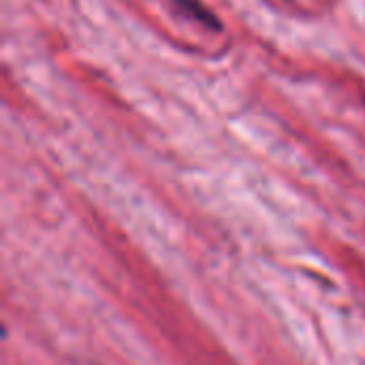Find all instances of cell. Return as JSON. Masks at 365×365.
I'll list each match as a JSON object with an SVG mask.
<instances>
[{
    "label": "cell",
    "instance_id": "cell-1",
    "mask_svg": "<svg viewBox=\"0 0 365 365\" xmlns=\"http://www.w3.org/2000/svg\"><path fill=\"white\" fill-rule=\"evenodd\" d=\"M182 15H186L188 19H192V21H197V24H201V26H205V28H210V30H222V21H220V17L207 6V4H203L201 0H169Z\"/></svg>",
    "mask_w": 365,
    "mask_h": 365
}]
</instances>
